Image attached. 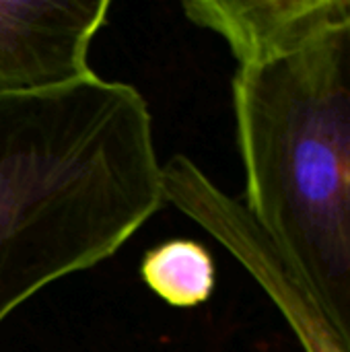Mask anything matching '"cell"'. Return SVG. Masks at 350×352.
<instances>
[{"mask_svg":"<svg viewBox=\"0 0 350 352\" xmlns=\"http://www.w3.org/2000/svg\"><path fill=\"white\" fill-rule=\"evenodd\" d=\"M186 16L219 33L239 68L283 58L350 12V0H192Z\"/></svg>","mask_w":350,"mask_h":352,"instance_id":"5b68a950","label":"cell"},{"mask_svg":"<svg viewBox=\"0 0 350 352\" xmlns=\"http://www.w3.org/2000/svg\"><path fill=\"white\" fill-rule=\"evenodd\" d=\"M165 202L151 111L132 85L91 74L0 95V322L111 258Z\"/></svg>","mask_w":350,"mask_h":352,"instance_id":"6da1fadb","label":"cell"},{"mask_svg":"<svg viewBox=\"0 0 350 352\" xmlns=\"http://www.w3.org/2000/svg\"><path fill=\"white\" fill-rule=\"evenodd\" d=\"M243 206L350 349V12L233 78Z\"/></svg>","mask_w":350,"mask_h":352,"instance_id":"7a4b0ae2","label":"cell"},{"mask_svg":"<svg viewBox=\"0 0 350 352\" xmlns=\"http://www.w3.org/2000/svg\"><path fill=\"white\" fill-rule=\"evenodd\" d=\"M140 276L157 297L184 309L206 303L217 285L212 256L194 239H171L149 250Z\"/></svg>","mask_w":350,"mask_h":352,"instance_id":"8992f818","label":"cell"},{"mask_svg":"<svg viewBox=\"0 0 350 352\" xmlns=\"http://www.w3.org/2000/svg\"><path fill=\"white\" fill-rule=\"evenodd\" d=\"M107 10V0H0V95L54 91L95 74L89 47Z\"/></svg>","mask_w":350,"mask_h":352,"instance_id":"277c9868","label":"cell"},{"mask_svg":"<svg viewBox=\"0 0 350 352\" xmlns=\"http://www.w3.org/2000/svg\"><path fill=\"white\" fill-rule=\"evenodd\" d=\"M165 200L206 229L254 276L303 352H350L291 264L250 217L241 200L217 188L188 157L163 165Z\"/></svg>","mask_w":350,"mask_h":352,"instance_id":"3957f363","label":"cell"}]
</instances>
